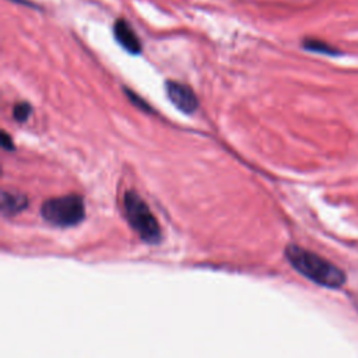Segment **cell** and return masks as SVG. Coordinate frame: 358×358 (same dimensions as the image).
<instances>
[{"mask_svg":"<svg viewBox=\"0 0 358 358\" xmlns=\"http://www.w3.org/2000/svg\"><path fill=\"white\" fill-rule=\"evenodd\" d=\"M285 257L299 274L322 287L340 288L345 282V273L340 267L298 245H288Z\"/></svg>","mask_w":358,"mask_h":358,"instance_id":"6da1fadb","label":"cell"},{"mask_svg":"<svg viewBox=\"0 0 358 358\" xmlns=\"http://www.w3.org/2000/svg\"><path fill=\"white\" fill-rule=\"evenodd\" d=\"M123 210L127 222L137 235L147 243H157L161 239V228L148 204L138 193L129 190L123 197Z\"/></svg>","mask_w":358,"mask_h":358,"instance_id":"7a4b0ae2","label":"cell"},{"mask_svg":"<svg viewBox=\"0 0 358 358\" xmlns=\"http://www.w3.org/2000/svg\"><path fill=\"white\" fill-rule=\"evenodd\" d=\"M41 214L45 221L56 227H73L83 221L85 206L78 194H67L48 199L41 207Z\"/></svg>","mask_w":358,"mask_h":358,"instance_id":"3957f363","label":"cell"},{"mask_svg":"<svg viewBox=\"0 0 358 358\" xmlns=\"http://www.w3.org/2000/svg\"><path fill=\"white\" fill-rule=\"evenodd\" d=\"M165 91L169 101L183 113H193L199 108V99L189 85L169 80L165 83Z\"/></svg>","mask_w":358,"mask_h":358,"instance_id":"277c9868","label":"cell"},{"mask_svg":"<svg viewBox=\"0 0 358 358\" xmlns=\"http://www.w3.org/2000/svg\"><path fill=\"white\" fill-rule=\"evenodd\" d=\"M113 35L117 43L122 48H124L129 53L137 55L141 52V42L134 29L131 28V25L126 20H116V22L113 24Z\"/></svg>","mask_w":358,"mask_h":358,"instance_id":"5b68a950","label":"cell"},{"mask_svg":"<svg viewBox=\"0 0 358 358\" xmlns=\"http://www.w3.org/2000/svg\"><path fill=\"white\" fill-rule=\"evenodd\" d=\"M28 206V199L24 194L14 192H1V213L4 215H14Z\"/></svg>","mask_w":358,"mask_h":358,"instance_id":"8992f818","label":"cell"},{"mask_svg":"<svg viewBox=\"0 0 358 358\" xmlns=\"http://www.w3.org/2000/svg\"><path fill=\"white\" fill-rule=\"evenodd\" d=\"M302 48L308 52H313V53H320V55H326V56H340L341 50L334 48L333 45L322 41V39H316V38H305L302 41Z\"/></svg>","mask_w":358,"mask_h":358,"instance_id":"52a82bcc","label":"cell"},{"mask_svg":"<svg viewBox=\"0 0 358 358\" xmlns=\"http://www.w3.org/2000/svg\"><path fill=\"white\" fill-rule=\"evenodd\" d=\"M32 113V108L28 102H18L13 108V116L17 122H25Z\"/></svg>","mask_w":358,"mask_h":358,"instance_id":"ba28073f","label":"cell"},{"mask_svg":"<svg viewBox=\"0 0 358 358\" xmlns=\"http://www.w3.org/2000/svg\"><path fill=\"white\" fill-rule=\"evenodd\" d=\"M124 92L127 94V98L134 103V106H137V108H140L141 110H144V112H151V108H150V105L143 99V98H140L136 92H133V91H130L129 88H124Z\"/></svg>","mask_w":358,"mask_h":358,"instance_id":"9c48e42d","label":"cell"},{"mask_svg":"<svg viewBox=\"0 0 358 358\" xmlns=\"http://www.w3.org/2000/svg\"><path fill=\"white\" fill-rule=\"evenodd\" d=\"M0 143H1V147L4 148V150H7V151H13L14 150V143H13V138L7 134V131H1V140H0Z\"/></svg>","mask_w":358,"mask_h":358,"instance_id":"30bf717a","label":"cell"}]
</instances>
